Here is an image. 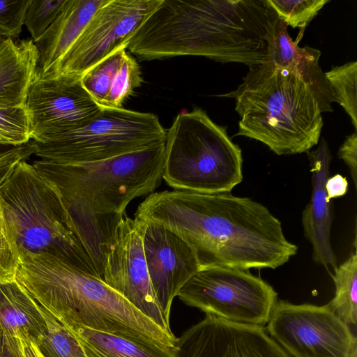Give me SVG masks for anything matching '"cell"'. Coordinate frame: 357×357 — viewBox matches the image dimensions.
Here are the masks:
<instances>
[{
    "mask_svg": "<svg viewBox=\"0 0 357 357\" xmlns=\"http://www.w3.org/2000/svg\"><path fill=\"white\" fill-rule=\"evenodd\" d=\"M135 218L160 225L195 251L200 268H276L296 255L280 221L261 204L231 192H152Z\"/></svg>",
    "mask_w": 357,
    "mask_h": 357,
    "instance_id": "1",
    "label": "cell"
},
{
    "mask_svg": "<svg viewBox=\"0 0 357 357\" xmlns=\"http://www.w3.org/2000/svg\"><path fill=\"white\" fill-rule=\"evenodd\" d=\"M266 0H162L131 39L140 60L204 56L252 67L267 56Z\"/></svg>",
    "mask_w": 357,
    "mask_h": 357,
    "instance_id": "2",
    "label": "cell"
},
{
    "mask_svg": "<svg viewBox=\"0 0 357 357\" xmlns=\"http://www.w3.org/2000/svg\"><path fill=\"white\" fill-rule=\"evenodd\" d=\"M165 142L104 160L33 165L58 189L98 273L109 243L135 198L151 194L162 178Z\"/></svg>",
    "mask_w": 357,
    "mask_h": 357,
    "instance_id": "3",
    "label": "cell"
},
{
    "mask_svg": "<svg viewBox=\"0 0 357 357\" xmlns=\"http://www.w3.org/2000/svg\"><path fill=\"white\" fill-rule=\"evenodd\" d=\"M15 280L64 326H82L129 340L176 349L177 337L102 280L47 255H20Z\"/></svg>",
    "mask_w": 357,
    "mask_h": 357,
    "instance_id": "4",
    "label": "cell"
},
{
    "mask_svg": "<svg viewBox=\"0 0 357 357\" xmlns=\"http://www.w3.org/2000/svg\"><path fill=\"white\" fill-rule=\"evenodd\" d=\"M217 96L235 100V136L259 141L279 155L310 151L321 136L322 113L333 112L298 72L269 62L250 67L235 90Z\"/></svg>",
    "mask_w": 357,
    "mask_h": 357,
    "instance_id": "5",
    "label": "cell"
},
{
    "mask_svg": "<svg viewBox=\"0 0 357 357\" xmlns=\"http://www.w3.org/2000/svg\"><path fill=\"white\" fill-rule=\"evenodd\" d=\"M0 202L20 255H50L101 280L58 189L33 164L15 167Z\"/></svg>",
    "mask_w": 357,
    "mask_h": 357,
    "instance_id": "6",
    "label": "cell"
},
{
    "mask_svg": "<svg viewBox=\"0 0 357 357\" xmlns=\"http://www.w3.org/2000/svg\"><path fill=\"white\" fill-rule=\"evenodd\" d=\"M242 167L241 148L201 108L181 112L166 130L162 178L176 190L230 192Z\"/></svg>",
    "mask_w": 357,
    "mask_h": 357,
    "instance_id": "7",
    "label": "cell"
},
{
    "mask_svg": "<svg viewBox=\"0 0 357 357\" xmlns=\"http://www.w3.org/2000/svg\"><path fill=\"white\" fill-rule=\"evenodd\" d=\"M166 130L152 113L102 107L93 119L40 142L34 154L58 165L100 161L165 142Z\"/></svg>",
    "mask_w": 357,
    "mask_h": 357,
    "instance_id": "8",
    "label": "cell"
},
{
    "mask_svg": "<svg viewBox=\"0 0 357 357\" xmlns=\"http://www.w3.org/2000/svg\"><path fill=\"white\" fill-rule=\"evenodd\" d=\"M185 304L225 320L264 326L278 294L247 270L211 266L200 268L178 296Z\"/></svg>",
    "mask_w": 357,
    "mask_h": 357,
    "instance_id": "9",
    "label": "cell"
},
{
    "mask_svg": "<svg viewBox=\"0 0 357 357\" xmlns=\"http://www.w3.org/2000/svg\"><path fill=\"white\" fill-rule=\"evenodd\" d=\"M265 330L290 357H349L357 346L349 326L327 304L277 300Z\"/></svg>",
    "mask_w": 357,
    "mask_h": 357,
    "instance_id": "10",
    "label": "cell"
},
{
    "mask_svg": "<svg viewBox=\"0 0 357 357\" xmlns=\"http://www.w3.org/2000/svg\"><path fill=\"white\" fill-rule=\"evenodd\" d=\"M161 2L106 0L63 58L58 73L82 76L109 55L127 49L131 39Z\"/></svg>",
    "mask_w": 357,
    "mask_h": 357,
    "instance_id": "11",
    "label": "cell"
},
{
    "mask_svg": "<svg viewBox=\"0 0 357 357\" xmlns=\"http://www.w3.org/2000/svg\"><path fill=\"white\" fill-rule=\"evenodd\" d=\"M31 137L40 142L79 127L96 116L100 107L81 82V76L42 75L37 69L26 95Z\"/></svg>",
    "mask_w": 357,
    "mask_h": 357,
    "instance_id": "12",
    "label": "cell"
},
{
    "mask_svg": "<svg viewBox=\"0 0 357 357\" xmlns=\"http://www.w3.org/2000/svg\"><path fill=\"white\" fill-rule=\"evenodd\" d=\"M142 229L140 220L123 215L109 243L102 280L162 328L172 331L150 280Z\"/></svg>",
    "mask_w": 357,
    "mask_h": 357,
    "instance_id": "13",
    "label": "cell"
},
{
    "mask_svg": "<svg viewBox=\"0 0 357 357\" xmlns=\"http://www.w3.org/2000/svg\"><path fill=\"white\" fill-rule=\"evenodd\" d=\"M176 346V357H290L264 326L211 314L185 331Z\"/></svg>",
    "mask_w": 357,
    "mask_h": 357,
    "instance_id": "14",
    "label": "cell"
},
{
    "mask_svg": "<svg viewBox=\"0 0 357 357\" xmlns=\"http://www.w3.org/2000/svg\"><path fill=\"white\" fill-rule=\"evenodd\" d=\"M141 221L143 250L150 280L169 322L174 298L201 268L200 265L193 249L178 235L160 225Z\"/></svg>",
    "mask_w": 357,
    "mask_h": 357,
    "instance_id": "15",
    "label": "cell"
},
{
    "mask_svg": "<svg viewBox=\"0 0 357 357\" xmlns=\"http://www.w3.org/2000/svg\"><path fill=\"white\" fill-rule=\"evenodd\" d=\"M307 154L312 173V195L302 213L304 234L312 245L313 261L335 269L337 264L331 243L333 209L325 189L326 182L330 177L331 160L326 141L322 139L319 146Z\"/></svg>",
    "mask_w": 357,
    "mask_h": 357,
    "instance_id": "16",
    "label": "cell"
},
{
    "mask_svg": "<svg viewBox=\"0 0 357 357\" xmlns=\"http://www.w3.org/2000/svg\"><path fill=\"white\" fill-rule=\"evenodd\" d=\"M266 42L267 56L265 62L271 63L279 68L295 70L322 100L331 106L335 99L319 66L321 52L309 46L299 47L290 37L287 25L269 6Z\"/></svg>",
    "mask_w": 357,
    "mask_h": 357,
    "instance_id": "17",
    "label": "cell"
},
{
    "mask_svg": "<svg viewBox=\"0 0 357 357\" xmlns=\"http://www.w3.org/2000/svg\"><path fill=\"white\" fill-rule=\"evenodd\" d=\"M106 0H66L56 19L36 44L38 71L57 73L63 58Z\"/></svg>",
    "mask_w": 357,
    "mask_h": 357,
    "instance_id": "18",
    "label": "cell"
},
{
    "mask_svg": "<svg viewBox=\"0 0 357 357\" xmlns=\"http://www.w3.org/2000/svg\"><path fill=\"white\" fill-rule=\"evenodd\" d=\"M38 65V52L31 39L0 41V107L25 105Z\"/></svg>",
    "mask_w": 357,
    "mask_h": 357,
    "instance_id": "19",
    "label": "cell"
},
{
    "mask_svg": "<svg viewBox=\"0 0 357 357\" xmlns=\"http://www.w3.org/2000/svg\"><path fill=\"white\" fill-rule=\"evenodd\" d=\"M46 328L37 302L16 280L0 284V337H19L37 344Z\"/></svg>",
    "mask_w": 357,
    "mask_h": 357,
    "instance_id": "20",
    "label": "cell"
},
{
    "mask_svg": "<svg viewBox=\"0 0 357 357\" xmlns=\"http://www.w3.org/2000/svg\"><path fill=\"white\" fill-rule=\"evenodd\" d=\"M66 327L86 357H176V349L135 342L82 326Z\"/></svg>",
    "mask_w": 357,
    "mask_h": 357,
    "instance_id": "21",
    "label": "cell"
},
{
    "mask_svg": "<svg viewBox=\"0 0 357 357\" xmlns=\"http://www.w3.org/2000/svg\"><path fill=\"white\" fill-rule=\"evenodd\" d=\"M335 296L328 303L331 310L348 326L357 324V255L354 251L335 268Z\"/></svg>",
    "mask_w": 357,
    "mask_h": 357,
    "instance_id": "22",
    "label": "cell"
},
{
    "mask_svg": "<svg viewBox=\"0 0 357 357\" xmlns=\"http://www.w3.org/2000/svg\"><path fill=\"white\" fill-rule=\"evenodd\" d=\"M38 306L47 328L44 335L36 344L43 356L86 357L72 332L39 303Z\"/></svg>",
    "mask_w": 357,
    "mask_h": 357,
    "instance_id": "23",
    "label": "cell"
},
{
    "mask_svg": "<svg viewBox=\"0 0 357 357\" xmlns=\"http://www.w3.org/2000/svg\"><path fill=\"white\" fill-rule=\"evenodd\" d=\"M324 75L333 91L335 102L344 108L357 130V61L333 67Z\"/></svg>",
    "mask_w": 357,
    "mask_h": 357,
    "instance_id": "24",
    "label": "cell"
},
{
    "mask_svg": "<svg viewBox=\"0 0 357 357\" xmlns=\"http://www.w3.org/2000/svg\"><path fill=\"white\" fill-rule=\"evenodd\" d=\"M126 52V49H122L113 53L81 76L83 87L100 107H103L115 74Z\"/></svg>",
    "mask_w": 357,
    "mask_h": 357,
    "instance_id": "25",
    "label": "cell"
},
{
    "mask_svg": "<svg viewBox=\"0 0 357 357\" xmlns=\"http://www.w3.org/2000/svg\"><path fill=\"white\" fill-rule=\"evenodd\" d=\"M142 82V73L138 63L126 52L120 64L108 95L103 104L105 108H121L124 100Z\"/></svg>",
    "mask_w": 357,
    "mask_h": 357,
    "instance_id": "26",
    "label": "cell"
},
{
    "mask_svg": "<svg viewBox=\"0 0 357 357\" xmlns=\"http://www.w3.org/2000/svg\"><path fill=\"white\" fill-rule=\"evenodd\" d=\"M31 140L30 121L25 105L0 107V146H18Z\"/></svg>",
    "mask_w": 357,
    "mask_h": 357,
    "instance_id": "27",
    "label": "cell"
},
{
    "mask_svg": "<svg viewBox=\"0 0 357 357\" xmlns=\"http://www.w3.org/2000/svg\"><path fill=\"white\" fill-rule=\"evenodd\" d=\"M288 26L304 29L329 0H266Z\"/></svg>",
    "mask_w": 357,
    "mask_h": 357,
    "instance_id": "28",
    "label": "cell"
},
{
    "mask_svg": "<svg viewBox=\"0 0 357 357\" xmlns=\"http://www.w3.org/2000/svg\"><path fill=\"white\" fill-rule=\"evenodd\" d=\"M66 0H31L24 25L36 43L56 19Z\"/></svg>",
    "mask_w": 357,
    "mask_h": 357,
    "instance_id": "29",
    "label": "cell"
},
{
    "mask_svg": "<svg viewBox=\"0 0 357 357\" xmlns=\"http://www.w3.org/2000/svg\"><path fill=\"white\" fill-rule=\"evenodd\" d=\"M20 264V253L0 202V284L15 280Z\"/></svg>",
    "mask_w": 357,
    "mask_h": 357,
    "instance_id": "30",
    "label": "cell"
},
{
    "mask_svg": "<svg viewBox=\"0 0 357 357\" xmlns=\"http://www.w3.org/2000/svg\"><path fill=\"white\" fill-rule=\"evenodd\" d=\"M31 0H0V31L5 38L17 40Z\"/></svg>",
    "mask_w": 357,
    "mask_h": 357,
    "instance_id": "31",
    "label": "cell"
},
{
    "mask_svg": "<svg viewBox=\"0 0 357 357\" xmlns=\"http://www.w3.org/2000/svg\"><path fill=\"white\" fill-rule=\"evenodd\" d=\"M34 154L31 140L24 145L0 150V187L13 173L15 167Z\"/></svg>",
    "mask_w": 357,
    "mask_h": 357,
    "instance_id": "32",
    "label": "cell"
},
{
    "mask_svg": "<svg viewBox=\"0 0 357 357\" xmlns=\"http://www.w3.org/2000/svg\"><path fill=\"white\" fill-rule=\"evenodd\" d=\"M338 156L348 166L354 185L357 182V134L348 135L338 151Z\"/></svg>",
    "mask_w": 357,
    "mask_h": 357,
    "instance_id": "33",
    "label": "cell"
},
{
    "mask_svg": "<svg viewBox=\"0 0 357 357\" xmlns=\"http://www.w3.org/2000/svg\"><path fill=\"white\" fill-rule=\"evenodd\" d=\"M327 198L331 201L333 198H337L344 195L348 190V181L347 178L341 174H335L330 176L325 184Z\"/></svg>",
    "mask_w": 357,
    "mask_h": 357,
    "instance_id": "34",
    "label": "cell"
},
{
    "mask_svg": "<svg viewBox=\"0 0 357 357\" xmlns=\"http://www.w3.org/2000/svg\"><path fill=\"white\" fill-rule=\"evenodd\" d=\"M0 357H22L17 337L10 335L0 337Z\"/></svg>",
    "mask_w": 357,
    "mask_h": 357,
    "instance_id": "35",
    "label": "cell"
},
{
    "mask_svg": "<svg viewBox=\"0 0 357 357\" xmlns=\"http://www.w3.org/2000/svg\"><path fill=\"white\" fill-rule=\"evenodd\" d=\"M22 357H44L38 346L31 340L17 337Z\"/></svg>",
    "mask_w": 357,
    "mask_h": 357,
    "instance_id": "36",
    "label": "cell"
},
{
    "mask_svg": "<svg viewBox=\"0 0 357 357\" xmlns=\"http://www.w3.org/2000/svg\"><path fill=\"white\" fill-rule=\"evenodd\" d=\"M349 357H357V346L354 347Z\"/></svg>",
    "mask_w": 357,
    "mask_h": 357,
    "instance_id": "37",
    "label": "cell"
},
{
    "mask_svg": "<svg viewBox=\"0 0 357 357\" xmlns=\"http://www.w3.org/2000/svg\"><path fill=\"white\" fill-rule=\"evenodd\" d=\"M3 38H5L4 36L3 35V33L0 31V41L1 40H3Z\"/></svg>",
    "mask_w": 357,
    "mask_h": 357,
    "instance_id": "38",
    "label": "cell"
},
{
    "mask_svg": "<svg viewBox=\"0 0 357 357\" xmlns=\"http://www.w3.org/2000/svg\"><path fill=\"white\" fill-rule=\"evenodd\" d=\"M6 147H8V146H0V150H1V149H4V148H6Z\"/></svg>",
    "mask_w": 357,
    "mask_h": 357,
    "instance_id": "39",
    "label": "cell"
}]
</instances>
